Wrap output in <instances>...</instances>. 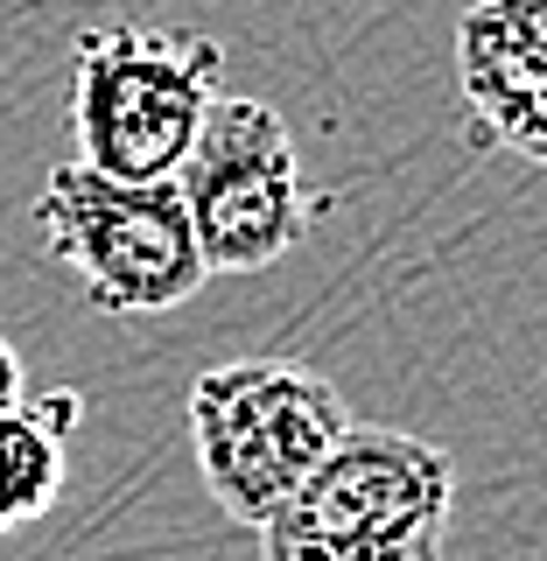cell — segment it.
I'll return each mask as SVG.
<instances>
[{
    "mask_svg": "<svg viewBox=\"0 0 547 561\" xmlns=\"http://www.w3.org/2000/svg\"><path fill=\"white\" fill-rule=\"evenodd\" d=\"M449 505V449L408 428L351 421L316 478L260 526V561H443Z\"/></svg>",
    "mask_w": 547,
    "mask_h": 561,
    "instance_id": "obj_1",
    "label": "cell"
},
{
    "mask_svg": "<svg viewBox=\"0 0 547 561\" xmlns=\"http://www.w3.org/2000/svg\"><path fill=\"white\" fill-rule=\"evenodd\" d=\"M351 435V408L316 365L232 358L190 386V449L197 478L225 519L267 526L316 463Z\"/></svg>",
    "mask_w": 547,
    "mask_h": 561,
    "instance_id": "obj_2",
    "label": "cell"
},
{
    "mask_svg": "<svg viewBox=\"0 0 547 561\" xmlns=\"http://www.w3.org/2000/svg\"><path fill=\"white\" fill-rule=\"evenodd\" d=\"M70 134L78 162L113 183H175L218 99L225 49L210 35L105 22L78 35Z\"/></svg>",
    "mask_w": 547,
    "mask_h": 561,
    "instance_id": "obj_3",
    "label": "cell"
},
{
    "mask_svg": "<svg viewBox=\"0 0 547 561\" xmlns=\"http://www.w3.org/2000/svg\"><path fill=\"white\" fill-rule=\"evenodd\" d=\"M43 245L78 274L84 302L105 316H155L204 288V253L175 183H113L84 162L49 169L35 197Z\"/></svg>",
    "mask_w": 547,
    "mask_h": 561,
    "instance_id": "obj_4",
    "label": "cell"
},
{
    "mask_svg": "<svg viewBox=\"0 0 547 561\" xmlns=\"http://www.w3.org/2000/svg\"><path fill=\"white\" fill-rule=\"evenodd\" d=\"M175 190H183L204 274L274 267L303 245L316 218V197L295 162V134L267 99H210Z\"/></svg>",
    "mask_w": 547,
    "mask_h": 561,
    "instance_id": "obj_5",
    "label": "cell"
},
{
    "mask_svg": "<svg viewBox=\"0 0 547 561\" xmlns=\"http://www.w3.org/2000/svg\"><path fill=\"white\" fill-rule=\"evenodd\" d=\"M456 84L499 148L547 169V0H478L456 22Z\"/></svg>",
    "mask_w": 547,
    "mask_h": 561,
    "instance_id": "obj_6",
    "label": "cell"
},
{
    "mask_svg": "<svg viewBox=\"0 0 547 561\" xmlns=\"http://www.w3.org/2000/svg\"><path fill=\"white\" fill-rule=\"evenodd\" d=\"M78 428V393H29L0 408V534H22L64 499V443Z\"/></svg>",
    "mask_w": 547,
    "mask_h": 561,
    "instance_id": "obj_7",
    "label": "cell"
},
{
    "mask_svg": "<svg viewBox=\"0 0 547 561\" xmlns=\"http://www.w3.org/2000/svg\"><path fill=\"white\" fill-rule=\"evenodd\" d=\"M29 400V379H22V358H14V344L0 337V408H22Z\"/></svg>",
    "mask_w": 547,
    "mask_h": 561,
    "instance_id": "obj_8",
    "label": "cell"
}]
</instances>
